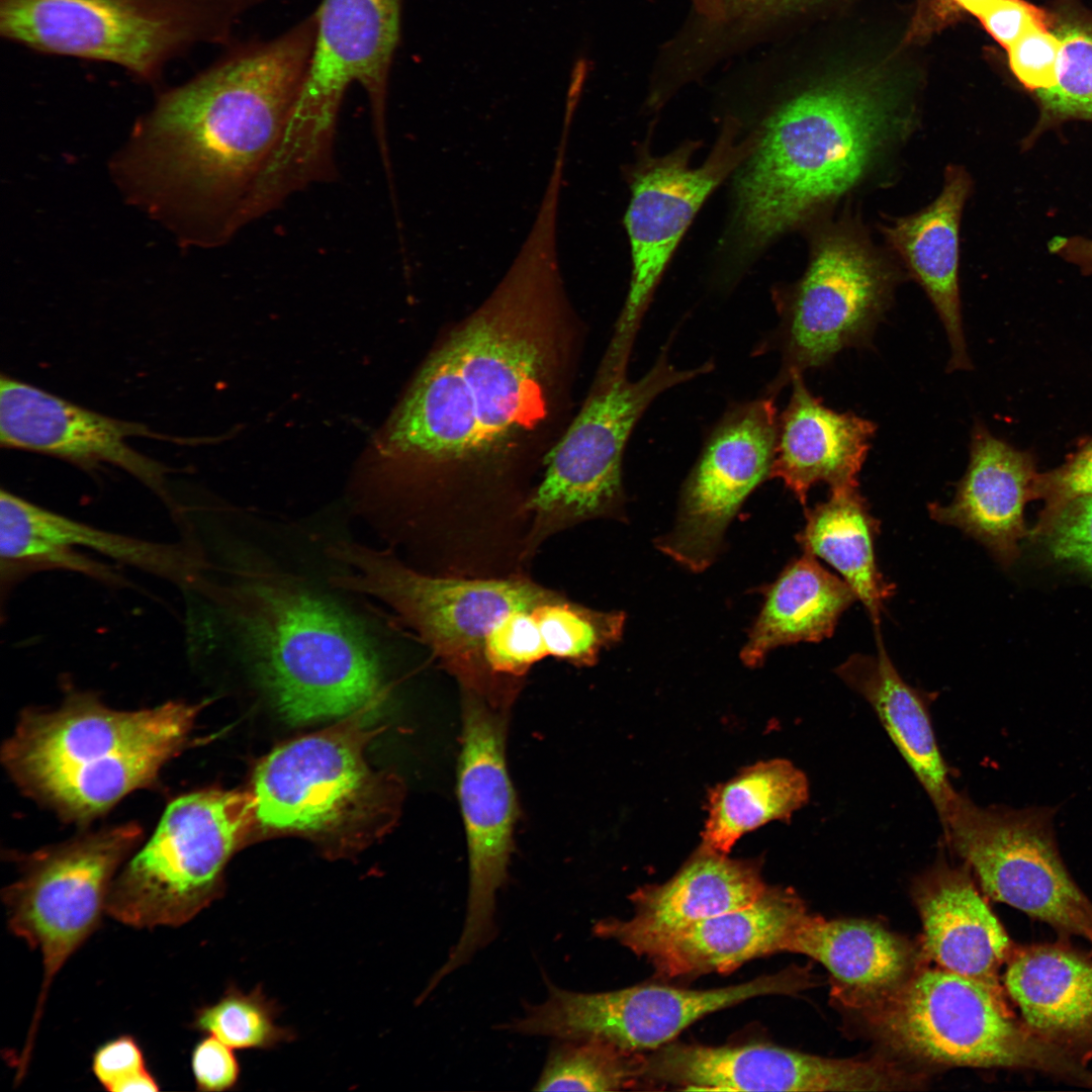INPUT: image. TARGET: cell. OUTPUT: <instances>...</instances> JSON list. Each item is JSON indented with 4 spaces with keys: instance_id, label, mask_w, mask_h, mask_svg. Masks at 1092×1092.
<instances>
[{
    "instance_id": "19",
    "label": "cell",
    "mask_w": 1092,
    "mask_h": 1092,
    "mask_svg": "<svg viewBox=\"0 0 1092 1092\" xmlns=\"http://www.w3.org/2000/svg\"><path fill=\"white\" fill-rule=\"evenodd\" d=\"M367 734L340 725L268 754L253 779L256 818L281 830L329 832L374 803L379 784L366 764Z\"/></svg>"
},
{
    "instance_id": "16",
    "label": "cell",
    "mask_w": 1092,
    "mask_h": 1092,
    "mask_svg": "<svg viewBox=\"0 0 1092 1092\" xmlns=\"http://www.w3.org/2000/svg\"><path fill=\"white\" fill-rule=\"evenodd\" d=\"M726 128L712 153L698 167L691 147L646 158L633 174L625 214L632 272L628 295L607 359L626 365L640 323L678 242L694 216L721 181L746 156L750 141L735 143Z\"/></svg>"
},
{
    "instance_id": "7",
    "label": "cell",
    "mask_w": 1092,
    "mask_h": 1092,
    "mask_svg": "<svg viewBox=\"0 0 1092 1092\" xmlns=\"http://www.w3.org/2000/svg\"><path fill=\"white\" fill-rule=\"evenodd\" d=\"M866 1011L884 1041L924 1062L1091 1079L1075 1056L1014 1018L1002 990L941 968L914 972Z\"/></svg>"
},
{
    "instance_id": "23",
    "label": "cell",
    "mask_w": 1092,
    "mask_h": 1092,
    "mask_svg": "<svg viewBox=\"0 0 1092 1092\" xmlns=\"http://www.w3.org/2000/svg\"><path fill=\"white\" fill-rule=\"evenodd\" d=\"M807 913L794 890L767 886L744 907L645 941L633 952L665 978L728 974L750 960L785 951Z\"/></svg>"
},
{
    "instance_id": "29",
    "label": "cell",
    "mask_w": 1092,
    "mask_h": 1092,
    "mask_svg": "<svg viewBox=\"0 0 1092 1092\" xmlns=\"http://www.w3.org/2000/svg\"><path fill=\"white\" fill-rule=\"evenodd\" d=\"M1004 985L1023 1023L1071 1055L1092 1053V961L1060 944L1009 956Z\"/></svg>"
},
{
    "instance_id": "43",
    "label": "cell",
    "mask_w": 1092,
    "mask_h": 1092,
    "mask_svg": "<svg viewBox=\"0 0 1092 1092\" xmlns=\"http://www.w3.org/2000/svg\"><path fill=\"white\" fill-rule=\"evenodd\" d=\"M1087 495H1092V438L1081 444L1058 468L1038 473L1035 483V498L1045 503L1041 513Z\"/></svg>"
},
{
    "instance_id": "31",
    "label": "cell",
    "mask_w": 1092,
    "mask_h": 1092,
    "mask_svg": "<svg viewBox=\"0 0 1092 1092\" xmlns=\"http://www.w3.org/2000/svg\"><path fill=\"white\" fill-rule=\"evenodd\" d=\"M876 635V654H853L835 673L873 708L940 819L958 791L935 739L927 697L902 678Z\"/></svg>"
},
{
    "instance_id": "46",
    "label": "cell",
    "mask_w": 1092,
    "mask_h": 1092,
    "mask_svg": "<svg viewBox=\"0 0 1092 1092\" xmlns=\"http://www.w3.org/2000/svg\"><path fill=\"white\" fill-rule=\"evenodd\" d=\"M1049 251L1076 265L1082 273H1092V240L1079 236H1057L1049 243Z\"/></svg>"
},
{
    "instance_id": "24",
    "label": "cell",
    "mask_w": 1092,
    "mask_h": 1092,
    "mask_svg": "<svg viewBox=\"0 0 1092 1092\" xmlns=\"http://www.w3.org/2000/svg\"><path fill=\"white\" fill-rule=\"evenodd\" d=\"M766 888L758 858H731L700 844L670 880L646 885L631 895L634 915L630 919L599 920L593 932L633 951L645 941L744 907Z\"/></svg>"
},
{
    "instance_id": "49",
    "label": "cell",
    "mask_w": 1092,
    "mask_h": 1092,
    "mask_svg": "<svg viewBox=\"0 0 1092 1092\" xmlns=\"http://www.w3.org/2000/svg\"><path fill=\"white\" fill-rule=\"evenodd\" d=\"M957 7L973 13L975 16L987 4L989 0H951Z\"/></svg>"
},
{
    "instance_id": "33",
    "label": "cell",
    "mask_w": 1092,
    "mask_h": 1092,
    "mask_svg": "<svg viewBox=\"0 0 1092 1092\" xmlns=\"http://www.w3.org/2000/svg\"><path fill=\"white\" fill-rule=\"evenodd\" d=\"M880 521L871 513L858 486L830 489L829 498L806 511L797 535L804 553L834 567L852 588L879 632L884 605L895 592L879 570L875 543Z\"/></svg>"
},
{
    "instance_id": "28",
    "label": "cell",
    "mask_w": 1092,
    "mask_h": 1092,
    "mask_svg": "<svg viewBox=\"0 0 1092 1092\" xmlns=\"http://www.w3.org/2000/svg\"><path fill=\"white\" fill-rule=\"evenodd\" d=\"M787 407L778 420L770 477L781 479L802 505L819 482L830 489L858 486L877 426L855 414L824 405L795 374Z\"/></svg>"
},
{
    "instance_id": "42",
    "label": "cell",
    "mask_w": 1092,
    "mask_h": 1092,
    "mask_svg": "<svg viewBox=\"0 0 1092 1092\" xmlns=\"http://www.w3.org/2000/svg\"><path fill=\"white\" fill-rule=\"evenodd\" d=\"M1061 40L1048 26H1032L1007 51L1017 80L1035 94L1056 83Z\"/></svg>"
},
{
    "instance_id": "48",
    "label": "cell",
    "mask_w": 1092,
    "mask_h": 1092,
    "mask_svg": "<svg viewBox=\"0 0 1092 1092\" xmlns=\"http://www.w3.org/2000/svg\"><path fill=\"white\" fill-rule=\"evenodd\" d=\"M698 10L712 19L722 17L725 12V0H695Z\"/></svg>"
},
{
    "instance_id": "34",
    "label": "cell",
    "mask_w": 1092,
    "mask_h": 1092,
    "mask_svg": "<svg viewBox=\"0 0 1092 1092\" xmlns=\"http://www.w3.org/2000/svg\"><path fill=\"white\" fill-rule=\"evenodd\" d=\"M808 798V780L793 763L758 762L711 791L701 845L728 854L741 835L771 820H788Z\"/></svg>"
},
{
    "instance_id": "12",
    "label": "cell",
    "mask_w": 1092,
    "mask_h": 1092,
    "mask_svg": "<svg viewBox=\"0 0 1092 1092\" xmlns=\"http://www.w3.org/2000/svg\"><path fill=\"white\" fill-rule=\"evenodd\" d=\"M142 831L125 824L86 834L26 857L2 892L9 930L41 954L43 976L23 1051L30 1053L51 985L97 929L120 866Z\"/></svg>"
},
{
    "instance_id": "10",
    "label": "cell",
    "mask_w": 1092,
    "mask_h": 1092,
    "mask_svg": "<svg viewBox=\"0 0 1092 1092\" xmlns=\"http://www.w3.org/2000/svg\"><path fill=\"white\" fill-rule=\"evenodd\" d=\"M899 278V269L855 223L838 221L816 233L805 273L779 305L783 363L772 389L830 364L844 349L867 346Z\"/></svg>"
},
{
    "instance_id": "45",
    "label": "cell",
    "mask_w": 1092,
    "mask_h": 1092,
    "mask_svg": "<svg viewBox=\"0 0 1092 1092\" xmlns=\"http://www.w3.org/2000/svg\"><path fill=\"white\" fill-rule=\"evenodd\" d=\"M194 1046L191 1069L198 1090L222 1092L233 1090L240 1078V1064L233 1048L206 1034Z\"/></svg>"
},
{
    "instance_id": "3",
    "label": "cell",
    "mask_w": 1092,
    "mask_h": 1092,
    "mask_svg": "<svg viewBox=\"0 0 1092 1092\" xmlns=\"http://www.w3.org/2000/svg\"><path fill=\"white\" fill-rule=\"evenodd\" d=\"M896 89L848 76L783 101L751 138L735 182L734 234L752 254L863 186L912 130Z\"/></svg>"
},
{
    "instance_id": "8",
    "label": "cell",
    "mask_w": 1092,
    "mask_h": 1092,
    "mask_svg": "<svg viewBox=\"0 0 1092 1092\" xmlns=\"http://www.w3.org/2000/svg\"><path fill=\"white\" fill-rule=\"evenodd\" d=\"M252 817L251 794L205 790L177 798L116 874L106 914L134 928L189 922L222 895L223 870Z\"/></svg>"
},
{
    "instance_id": "5",
    "label": "cell",
    "mask_w": 1092,
    "mask_h": 1092,
    "mask_svg": "<svg viewBox=\"0 0 1092 1092\" xmlns=\"http://www.w3.org/2000/svg\"><path fill=\"white\" fill-rule=\"evenodd\" d=\"M197 712L180 702L116 711L76 694L57 710L25 713L2 757L25 793L65 819L87 821L151 784L185 744Z\"/></svg>"
},
{
    "instance_id": "11",
    "label": "cell",
    "mask_w": 1092,
    "mask_h": 1092,
    "mask_svg": "<svg viewBox=\"0 0 1092 1092\" xmlns=\"http://www.w3.org/2000/svg\"><path fill=\"white\" fill-rule=\"evenodd\" d=\"M1054 807H983L957 792L939 819L944 841L992 899L1088 937L1092 903L1059 851Z\"/></svg>"
},
{
    "instance_id": "44",
    "label": "cell",
    "mask_w": 1092,
    "mask_h": 1092,
    "mask_svg": "<svg viewBox=\"0 0 1092 1092\" xmlns=\"http://www.w3.org/2000/svg\"><path fill=\"white\" fill-rule=\"evenodd\" d=\"M977 17L1006 50L1030 27L1052 24L1044 10L1024 0H989Z\"/></svg>"
},
{
    "instance_id": "2",
    "label": "cell",
    "mask_w": 1092,
    "mask_h": 1092,
    "mask_svg": "<svg viewBox=\"0 0 1092 1092\" xmlns=\"http://www.w3.org/2000/svg\"><path fill=\"white\" fill-rule=\"evenodd\" d=\"M556 241L527 236L484 305L429 358L378 445V482L404 469L485 460L544 416L553 368L545 325L563 292Z\"/></svg>"
},
{
    "instance_id": "15",
    "label": "cell",
    "mask_w": 1092,
    "mask_h": 1092,
    "mask_svg": "<svg viewBox=\"0 0 1092 1092\" xmlns=\"http://www.w3.org/2000/svg\"><path fill=\"white\" fill-rule=\"evenodd\" d=\"M509 701L464 690L458 795L466 829L469 888L461 934L434 978L467 964L496 934V896L508 878L517 819L505 757Z\"/></svg>"
},
{
    "instance_id": "35",
    "label": "cell",
    "mask_w": 1092,
    "mask_h": 1092,
    "mask_svg": "<svg viewBox=\"0 0 1092 1092\" xmlns=\"http://www.w3.org/2000/svg\"><path fill=\"white\" fill-rule=\"evenodd\" d=\"M643 1053L597 1038L557 1039L536 1091H617L641 1080Z\"/></svg>"
},
{
    "instance_id": "26",
    "label": "cell",
    "mask_w": 1092,
    "mask_h": 1092,
    "mask_svg": "<svg viewBox=\"0 0 1092 1092\" xmlns=\"http://www.w3.org/2000/svg\"><path fill=\"white\" fill-rule=\"evenodd\" d=\"M912 895L930 959L943 970L1002 990L998 971L1010 956V941L971 870L937 859L915 879Z\"/></svg>"
},
{
    "instance_id": "9",
    "label": "cell",
    "mask_w": 1092,
    "mask_h": 1092,
    "mask_svg": "<svg viewBox=\"0 0 1092 1092\" xmlns=\"http://www.w3.org/2000/svg\"><path fill=\"white\" fill-rule=\"evenodd\" d=\"M331 553L349 567V573L334 577V584L390 607L447 663L464 690L492 689L495 674L484 661L483 647L494 625L555 595L524 579L428 576L387 552L350 542L336 544Z\"/></svg>"
},
{
    "instance_id": "4",
    "label": "cell",
    "mask_w": 1092,
    "mask_h": 1092,
    "mask_svg": "<svg viewBox=\"0 0 1092 1092\" xmlns=\"http://www.w3.org/2000/svg\"><path fill=\"white\" fill-rule=\"evenodd\" d=\"M210 592L284 719L301 724L365 712L384 696L381 659L344 610L290 577L243 570Z\"/></svg>"
},
{
    "instance_id": "1",
    "label": "cell",
    "mask_w": 1092,
    "mask_h": 1092,
    "mask_svg": "<svg viewBox=\"0 0 1092 1092\" xmlns=\"http://www.w3.org/2000/svg\"><path fill=\"white\" fill-rule=\"evenodd\" d=\"M314 33L311 13L273 38L234 41L164 91L112 161L129 201L204 248L276 208Z\"/></svg>"
},
{
    "instance_id": "21",
    "label": "cell",
    "mask_w": 1092,
    "mask_h": 1092,
    "mask_svg": "<svg viewBox=\"0 0 1092 1092\" xmlns=\"http://www.w3.org/2000/svg\"><path fill=\"white\" fill-rule=\"evenodd\" d=\"M402 0H322L310 61L296 113L336 126L348 88L365 91L383 157L385 108L392 60L400 37Z\"/></svg>"
},
{
    "instance_id": "25",
    "label": "cell",
    "mask_w": 1092,
    "mask_h": 1092,
    "mask_svg": "<svg viewBox=\"0 0 1092 1092\" xmlns=\"http://www.w3.org/2000/svg\"><path fill=\"white\" fill-rule=\"evenodd\" d=\"M1038 473L1033 456L992 435L976 423L967 470L951 503L928 505L930 517L954 526L983 544L1003 566L1019 556L1026 536L1023 512L1035 498Z\"/></svg>"
},
{
    "instance_id": "32",
    "label": "cell",
    "mask_w": 1092,
    "mask_h": 1092,
    "mask_svg": "<svg viewBox=\"0 0 1092 1092\" xmlns=\"http://www.w3.org/2000/svg\"><path fill=\"white\" fill-rule=\"evenodd\" d=\"M856 599L844 580L804 553L765 592L764 604L740 652L742 662L756 667L777 647L831 637L840 616Z\"/></svg>"
},
{
    "instance_id": "37",
    "label": "cell",
    "mask_w": 1092,
    "mask_h": 1092,
    "mask_svg": "<svg viewBox=\"0 0 1092 1092\" xmlns=\"http://www.w3.org/2000/svg\"><path fill=\"white\" fill-rule=\"evenodd\" d=\"M281 1007L261 986L245 993L229 986L214 1003L200 1007L191 1027L233 1049L272 1050L295 1039L296 1033L277 1023Z\"/></svg>"
},
{
    "instance_id": "47",
    "label": "cell",
    "mask_w": 1092,
    "mask_h": 1092,
    "mask_svg": "<svg viewBox=\"0 0 1092 1092\" xmlns=\"http://www.w3.org/2000/svg\"><path fill=\"white\" fill-rule=\"evenodd\" d=\"M807 0H725L734 11L751 17H762L786 11Z\"/></svg>"
},
{
    "instance_id": "17",
    "label": "cell",
    "mask_w": 1092,
    "mask_h": 1092,
    "mask_svg": "<svg viewBox=\"0 0 1092 1092\" xmlns=\"http://www.w3.org/2000/svg\"><path fill=\"white\" fill-rule=\"evenodd\" d=\"M778 420L774 396L725 414L682 486L673 528L655 540L659 551L696 573L713 564L731 520L770 477Z\"/></svg>"
},
{
    "instance_id": "39",
    "label": "cell",
    "mask_w": 1092,
    "mask_h": 1092,
    "mask_svg": "<svg viewBox=\"0 0 1092 1092\" xmlns=\"http://www.w3.org/2000/svg\"><path fill=\"white\" fill-rule=\"evenodd\" d=\"M1030 535L1052 558L1092 578V495L1040 513Z\"/></svg>"
},
{
    "instance_id": "20",
    "label": "cell",
    "mask_w": 1092,
    "mask_h": 1092,
    "mask_svg": "<svg viewBox=\"0 0 1092 1092\" xmlns=\"http://www.w3.org/2000/svg\"><path fill=\"white\" fill-rule=\"evenodd\" d=\"M97 552L122 564L195 589L207 562L198 550L182 544L149 541L104 530L46 509L26 498L0 491V558L2 578L40 569H64L120 584L109 565L81 553Z\"/></svg>"
},
{
    "instance_id": "50",
    "label": "cell",
    "mask_w": 1092,
    "mask_h": 1092,
    "mask_svg": "<svg viewBox=\"0 0 1092 1092\" xmlns=\"http://www.w3.org/2000/svg\"><path fill=\"white\" fill-rule=\"evenodd\" d=\"M1087 938H1088V939H1089V940L1091 941V943H1092V930L1090 931V933H1089V935H1088V937H1087Z\"/></svg>"
},
{
    "instance_id": "22",
    "label": "cell",
    "mask_w": 1092,
    "mask_h": 1092,
    "mask_svg": "<svg viewBox=\"0 0 1092 1092\" xmlns=\"http://www.w3.org/2000/svg\"><path fill=\"white\" fill-rule=\"evenodd\" d=\"M135 437L187 442L141 423L99 414L10 376L0 378L2 447L53 456L86 469L113 465L173 506L166 482L171 469L133 449L128 440Z\"/></svg>"
},
{
    "instance_id": "40",
    "label": "cell",
    "mask_w": 1092,
    "mask_h": 1092,
    "mask_svg": "<svg viewBox=\"0 0 1092 1092\" xmlns=\"http://www.w3.org/2000/svg\"><path fill=\"white\" fill-rule=\"evenodd\" d=\"M533 609L508 614L486 636L483 656L493 674L523 675L548 655Z\"/></svg>"
},
{
    "instance_id": "6",
    "label": "cell",
    "mask_w": 1092,
    "mask_h": 1092,
    "mask_svg": "<svg viewBox=\"0 0 1092 1092\" xmlns=\"http://www.w3.org/2000/svg\"><path fill=\"white\" fill-rule=\"evenodd\" d=\"M262 0H0V33L39 54L116 65L155 82L203 44L228 47Z\"/></svg>"
},
{
    "instance_id": "27",
    "label": "cell",
    "mask_w": 1092,
    "mask_h": 1092,
    "mask_svg": "<svg viewBox=\"0 0 1092 1092\" xmlns=\"http://www.w3.org/2000/svg\"><path fill=\"white\" fill-rule=\"evenodd\" d=\"M970 175L950 165L936 198L921 210L882 226L887 243L931 301L947 337V371L970 370L959 288L960 224Z\"/></svg>"
},
{
    "instance_id": "18",
    "label": "cell",
    "mask_w": 1092,
    "mask_h": 1092,
    "mask_svg": "<svg viewBox=\"0 0 1092 1092\" xmlns=\"http://www.w3.org/2000/svg\"><path fill=\"white\" fill-rule=\"evenodd\" d=\"M641 1080L681 1090L896 1091L917 1076L883 1060H840L771 1043L669 1042L643 1056Z\"/></svg>"
},
{
    "instance_id": "41",
    "label": "cell",
    "mask_w": 1092,
    "mask_h": 1092,
    "mask_svg": "<svg viewBox=\"0 0 1092 1092\" xmlns=\"http://www.w3.org/2000/svg\"><path fill=\"white\" fill-rule=\"evenodd\" d=\"M92 1071L111 1092H156L159 1084L146 1066L145 1056L131 1035H119L100 1045L92 1058Z\"/></svg>"
},
{
    "instance_id": "13",
    "label": "cell",
    "mask_w": 1092,
    "mask_h": 1092,
    "mask_svg": "<svg viewBox=\"0 0 1092 1092\" xmlns=\"http://www.w3.org/2000/svg\"><path fill=\"white\" fill-rule=\"evenodd\" d=\"M675 368L662 351L641 378L600 380L599 387L546 458L527 508L540 529L616 514L623 505L622 459L639 419L663 391L712 369Z\"/></svg>"
},
{
    "instance_id": "36",
    "label": "cell",
    "mask_w": 1092,
    "mask_h": 1092,
    "mask_svg": "<svg viewBox=\"0 0 1092 1092\" xmlns=\"http://www.w3.org/2000/svg\"><path fill=\"white\" fill-rule=\"evenodd\" d=\"M1055 33L1061 40L1056 83L1036 94L1039 117L1023 141L1025 149L1066 121L1092 122V22L1064 21Z\"/></svg>"
},
{
    "instance_id": "14",
    "label": "cell",
    "mask_w": 1092,
    "mask_h": 1092,
    "mask_svg": "<svg viewBox=\"0 0 1092 1092\" xmlns=\"http://www.w3.org/2000/svg\"><path fill=\"white\" fill-rule=\"evenodd\" d=\"M809 973L791 967L748 982L708 990L638 985L582 993L547 981V998L525 1004L518 1018L497 1028L557 1039L597 1038L632 1053L654 1051L713 1012L765 995L793 994L810 986Z\"/></svg>"
},
{
    "instance_id": "38",
    "label": "cell",
    "mask_w": 1092,
    "mask_h": 1092,
    "mask_svg": "<svg viewBox=\"0 0 1092 1092\" xmlns=\"http://www.w3.org/2000/svg\"><path fill=\"white\" fill-rule=\"evenodd\" d=\"M548 655L592 665L601 651L621 640L626 615L595 611L556 594L533 609Z\"/></svg>"
},
{
    "instance_id": "30",
    "label": "cell",
    "mask_w": 1092,
    "mask_h": 1092,
    "mask_svg": "<svg viewBox=\"0 0 1092 1092\" xmlns=\"http://www.w3.org/2000/svg\"><path fill=\"white\" fill-rule=\"evenodd\" d=\"M823 965L845 1003L868 1008L913 973L915 953L904 938L863 919L827 920L806 914L786 950Z\"/></svg>"
}]
</instances>
